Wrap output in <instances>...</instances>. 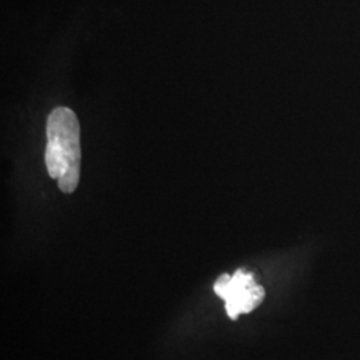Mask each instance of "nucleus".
<instances>
[{
    "instance_id": "2",
    "label": "nucleus",
    "mask_w": 360,
    "mask_h": 360,
    "mask_svg": "<svg viewBox=\"0 0 360 360\" xmlns=\"http://www.w3.org/2000/svg\"><path fill=\"white\" fill-rule=\"evenodd\" d=\"M214 291L226 302L227 315L232 321L239 315L257 309L264 300V288L257 283L252 272L239 269L232 275H220L214 284Z\"/></svg>"
},
{
    "instance_id": "1",
    "label": "nucleus",
    "mask_w": 360,
    "mask_h": 360,
    "mask_svg": "<svg viewBox=\"0 0 360 360\" xmlns=\"http://www.w3.org/2000/svg\"><path fill=\"white\" fill-rule=\"evenodd\" d=\"M80 160V126L77 115L67 107H58L47 119L46 166L63 193L77 190Z\"/></svg>"
}]
</instances>
